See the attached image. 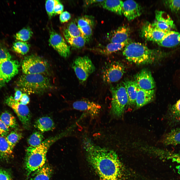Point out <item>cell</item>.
I'll list each match as a JSON object with an SVG mask.
<instances>
[{"label": "cell", "mask_w": 180, "mask_h": 180, "mask_svg": "<svg viewBox=\"0 0 180 180\" xmlns=\"http://www.w3.org/2000/svg\"><path fill=\"white\" fill-rule=\"evenodd\" d=\"M112 94L110 112L116 117H120L123 114L128 100L124 84L120 83L116 86H111Z\"/></svg>", "instance_id": "5"}, {"label": "cell", "mask_w": 180, "mask_h": 180, "mask_svg": "<svg viewBox=\"0 0 180 180\" xmlns=\"http://www.w3.org/2000/svg\"><path fill=\"white\" fill-rule=\"evenodd\" d=\"M63 33L65 38L82 36V34L77 24L74 21L71 22L67 25L64 29Z\"/></svg>", "instance_id": "26"}, {"label": "cell", "mask_w": 180, "mask_h": 180, "mask_svg": "<svg viewBox=\"0 0 180 180\" xmlns=\"http://www.w3.org/2000/svg\"><path fill=\"white\" fill-rule=\"evenodd\" d=\"M125 70L124 64L119 62L114 61L106 64L102 72L103 81L106 84L117 82L122 78Z\"/></svg>", "instance_id": "8"}, {"label": "cell", "mask_w": 180, "mask_h": 180, "mask_svg": "<svg viewBox=\"0 0 180 180\" xmlns=\"http://www.w3.org/2000/svg\"><path fill=\"white\" fill-rule=\"evenodd\" d=\"M0 119L9 128H16L18 126L15 117L7 111H5L1 114Z\"/></svg>", "instance_id": "27"}, {"label": "cell", "mask_w": 180, "mask_h": 180, "mask_svg": "<svg viewBox=\"0 0 180 180\" xmlns=\"http://www.w3.org/2000/svg\"><path fill=\"white\" fill-rule=\"evenodd\" d=\"M10 180V176L7 172L4 170H0V180Z\"/></svg>", "instance_id": "44"}, {"label": "cell", "mask_w": 180, "mask_h": 180, "mask_svg": "<svg viewBox=\"0 0 180 180\" xmlns=\"http://www.w3.org/2000/svg\"><path fill=\"white\" fill-rule=\"evenodd\" d=\"M92 20L87 16H83L79 18L77 21V25L79 28L89 25H93Z\"/></svg>", "instance_id": "40"}, {"label": "cell", "mask_w": 180, "mask_h": 180, "mask_svg": "<svg viewBox=\"0 0 180 180\" xmlns=\"http://www.w3.org/2000/svg\"><path fill=\"white\" fill-rule=\"evenodd\" d=\"M34 126L41 132L53 130L55 128L54 123L50 117H41L36 121Z\"/></svg>", "instance_id": "23"}, {"label": "cell", "mask_w": 180, "mask_h": 180, "mask_svg": "<svg viewBox=\"0 0 180 180\" xmlns=\"http://www.w3.org/2000/svg\"><path fill=\"white\" fill-rule=\"evenodd\" d=\"M161 156L163 158L170 160L176 164V168L180 174V153H174L168 151L162 152Z\"/></svg>", "instance_id": "30"}, {"label": "cell", "mask_w": 180, "mask_h": 180, "mask_svg": "<svg viewBox=\"0 0 180 180\" xmlns=\"http://www.w3.org/2000/svg\"><path fill=\"white\" fill-rule=\"evenodd\" d=\"M142 12L141 6L135 1L129 0L123 2L122 14L128 20H133L140 16Z\"/></svg>", "instance_id": "16"}, {"label": "cell", "mask_w": 180, "mask_h": 180, "mask_svg": "<svg viewBox=\"0 0 180 180\" xmlns=\"http://www.w3.org/2000/svg\"><path fill=\"white\" fill-rule=\"evenodd\" d=\"M72 66L81 83L85 82L95 70V66L91 60L86 56L76 58L72 62Z\"/></svg>", "instance_id": "7"}, {"label": "cell", "mask_w": 180, "mask_h": 180, "mask_svg": "<svg viewBox=\"0 0 180 180\" xmlns=\"http://www.w3.org/2000/svg\"><path fill=\"white\" fill-rule=\"evenodd\" d=\"M166 116L170 125L180 124V98L174 104L170 106Z\"/></svg>", "instance_id": "18"}, {"label": "cell", "mask_w": 180, "mask_h": 180, "mask_svg": "<svg viewBox=\"0 0 180 180\" xmlns=\"http://www.w3.org/2000/svg\"><path fill=\"white\" fill-rule=\"evenodd\" d=\"M71 15L68 12L65 11L63 12L60 16V20L62 23H64L68 21L70 18Z\"/></svg>", "instance_id": "42"}, {"label": "cell", "mask_w": 180, "mask_h": 180, "mask_svg": "<svg viewBox=\"0 0 180 180\" xmlns=\"http://www.w3.org/2000/svg\"><path fill=\"white\" fill-rule=\"evenodd\" d=\"M130 29L126 25L119 27L113 32L109 38L110 42L121 43L129 40Z\"/></svg>", "instance_id": "19"}, {"label": "cell", "mask_w": 180, "mask_h": 180, "mask_svg": "<svg viewBox=\"0 0 180 180\" xmlns=\"http://www.w3.org/2000/svg\"><path fill=\"white\" fill-rule=\"evenodd\" d=\"M49 42L50 45L61 56L66 58L69 56L70 46L62 36L54 30L50 32Z\"/></svg>", "instance_id": "12"}, {"label": "cell", "mask_w": 180, "mask_h": 180, "mask_svg": "<svg viewBox=\"0 0 180 180\" xmlns=\"http://www.w3.org/2000/svg\"><path fill=\"white\" fill-rule=\"evenodd\" d=\"M22 94L21 90L18 89H16L15 90L14 96V100L16 101L19 102Z\"/></svg>", "instance_id": "46"}, {"label": "cell", "mask_w": 180, "mask_h": 180, "mask_svg": "<svg viewBox=\"0 0 180 180\" xmlns=\"http://www.w3.org/2000/svg\"><path fill=\"white\" fill-rule=\"evenodd\" d=\"M64 8V6L60 2L56 4L54 9V15L61 14L63 12Z\"/></svg>", "instance_id": "43"}, {"label": "cell", "mask_w": 180, "mask_h": 180, "mask_svg": "<svg viewBox=\"0 0 180 180\" xmlns=\"http://www.w3.org/2000/svg\"><path fill=\"white\" fill-rule=\"evenodd\" d=\"M129 40L121 43L110 42L104 48L103 50V52L106 54H110L120 50L130 42Z\"/></svg>", "instance_id": "28"}, {"label": "cell", "mask_w": 180, "mask_h": 180, "mask_svg": "<svg viewBox=\"0 0 180 180\" xmlns=\"http://www.w3.org/2000/svg\"><path fill=\"white\" fill-rule=\"evenodd\" d=\"M155 94V90L154 89L147 90L138 86L136 102V108L142 107L152 101L154 98Z\"/></svg>", "instance_id": "17"}, {"label": "cell", "mask_w": 180, "mask_h": 180, "mask_svg": "<svg viewBox=\"0 0 180 180\" xmlns=\"http://www.w3.org/2000/svg\"><path fill=\"white\" fill-rule=\"evenodd\" d=\"M128 98V104H136L138 86L134 81L127 80L123 82Z\"/></svg>", "instance_id": "22"}, {"label": "cell", "mask_w": 180, "mask_h": 180, "mask_svg": "<svg viewBox=\"0 0 180 180\" xmlns=\"http://www.w3.org/2000/svg\"><path fill=\"white\" fill-rule=\"evenodd\" d=\"M22 137V133L16 131H12L5 137L11 148L13 149L16 144Z\"/></svg>", "instance_id": "32"}, {"label": "cell", "mask_w": 180, "mask_h": 180, "mask_svg": "<svg viewBox=\"0 0 180 180\" xmlns=\"http://www.w3.org/2000/svg\"><path fill=\"white\" fill-rule=\"evenodd\" d=\"M123 56L130 62L140 65L152 63L168 56L169 54L156 49H150L142 44L129 42L124 48Z\"/></svg>", "instance_id": "2"}, {"label": "cell", "mask_w": 180, "mask_h": 180, "mask_svg": "<svg viewBox=\"0 0 180 180\" xmlns=\"http://www.w3.org/2000/svg\"><path fill=\"white\" fill-rule=\"evenodd\" d=\"M32 32L28 28H23L16 33L14 35L16 40L24 42L28 40L32 37Z\"/></svg>", "instance_id": "35"}, {"label": "cell", "mask_w": 180, "mask_h": 180, "mask_svg": "<svg viewBox=\"0 0 180 180\" xmlns=\"http://www.w3.org/2000/svg\"><path fill=\"white\" fill-rule=\"evenodd\" d=\"M30 45L26 42L18 41L13 43L12 49L15 52L22 55H24L29 50Z\"/></svg>", "instance_id": "34"}, {"label": "cell", "mask_w": 180, "mask_h": 180, "mask_svg": "<svg viewBox=\"0 0 180 180\" xmlns=\"http://www.w3.org/2000/svg\"><path fill=\"white\" fill-rule=\"evenodd\" d=\"M60 1L58 0H48L46 1L45 7L47 14L50 18L54 15V10L56 5L60 3Z\"/></svg>", "instance_id": "37"}, {"label": "cell", "mask_w": 180, "mask_h": 180, "mask_svg": "<svg viewBox=\"0 0 180 180\" xmlns=\"http://www.w3.org/2000/svg\"></svg>", "instance_id": "48"}, {"label": "cell", "mask_w": 180, "mask_h": 180, "mask_svg": "<svg viewBox=\"0 0 180 180\" xmlns=\"http://www.w3.org/2000/svg\"><path fill=\"white\" fill-rule=\"evenodd\" d=\"M82 144L89 162L102 180H126L124 167L115 152L95 145L88 138Z\"/></svg>", "instance_id": "1"}, {"label": "cell", "mask_w": 180, "mask_h": 180, "mask_svg": "<svg viewBox=\"0 0 180 180\" xmlns=\"http://www.w3.org/2000/svg\"><path fill=\"white\" fill-rule=\"evenodd\" d=\"M162 143L166 146H175L180 144V128L171 130L164 136Z\"/></svg>", "instance_id": "21"}, {"label": "cell", "mask_w": 180, "mask_h": 180, "mask_svg": "<svg viewBox=\"0 0 180 180\" xmlns=\"http://www.w3.org/2000/svg\"><path fill=\"white\" fill-rule=\"evenodd\" d=\"M42 133L39 132H34L28 138L27 142L30 147L35 148L40 145L44 139Z\"/></svg>", "instance_id": "29"}, {"label": "cell", "mask_w": 180, "mask_h": 180, "mask_svg": "<svg viewBox=\"0 0 180 180\" xmlns=\"http://www.w3.org/2000/svg\"><path fill=\"white\" fill-rule=\"evenodd\" d=\"M30 101V98L28 94L24 93L22 94L19 102L22 104L26 105L29 103Z\"/></svg>", "instance_id": "45"}, {"label": "cell", "mask_w": 180, "mask_h": 180, "mask_svg": "<svg viewBox=\"0 0 180 180\" xmlns=\"http://www.w3.org/2000/svg\"><path fill=\"white\" fill-rule=\"evenodd\" d=\"M72 107L75 110L85 112L92 117L98 116L102 108L101 106L99 104L85 100L74 102L72 104Z\"/></svg>", "instance_id": "13"}, {"label": "cell", "mask_w": 180, "mask_h": 180, "mask_svg": "<svg viewBox=\"0 0 180 180\" xmlns=\"http://www.w3.org/2000/svg\"><path fill=\"white\" fill-rule=\"evenodd\" d=\"M12 56L6 47L0 42V63L11 60Z\"/></svg>", "instance_id": "38"}, {"label": "cell", "mask_w": 180, "mask_h": 180, "mask_svg": "<svg viewBox=\"0 0 180 180\" xmlns=\"http://www.w3.org/2000/svg\"><path fill=\"white\" fill-rule=\"evenodd\" d=\"M17 85L21 90L27 94H42L52 88L48 76L42 74H24L19 78Z\"/></svg>", "instance_id": "4"}, {"label": "cell", "mask_w": 180, "mask_h": 180, "mask_svg": "<svg viewBox=\"0 0 180 180\" xmlns=\"http://www.w3.org/2000/svg\"><path fill=\"white\" fill-rule=\"evenodd\" d=\"M22 72L25 74H42L47 75L49 70L48 62L36 55L25 57L22 64Z\"/></svg>", "instance_id": "6"}, {"label": "cell", "mask_w": 180, "mask_h": 180, "mask_svg": "<svg viewBox=\"0 0 180 180\" xmlns=\"http://www.w3.org/2000/svg\"><path fill=\"white\" fill-rule=\"evenodd\" d=\"M20 64L17 60H11L0 63V85L8 82L18 73Z\"/></svg>", "instance_id": "11"}, {"label": "cell", "mask_w": 180, "mask_h": 180, "mask_svg": "<svg viewBox=\"0 0 180 180\" xmlns=\"http://www.w3.org/2000/svg\"><path fill=\"white\" fill-rule=\"evenodd\" d=\"M93 25H89L79 28L82 34V36L86 42L90 40L92 34Z\"/></svg>", "instance_id": "39"}, {"label": "cell", "mask_w": 180, "mask_h": 180, "mask_svg": "<svg viewBox=\"0 0 180 180\" xmlns=\"http://www.w3.org/2000/svg\"><path fill=\"white\" fill-rule=\"evenodd\" d=\"M156 20L154 23L158 29L164 31H170L176 28L173 21L166 12L156 10L155 12Z\"/></svg>", "instance_id": "15"}, {"label": "cell", "mask_w": 180, "mask_h": 180, "mask_svg": "<svg viewBox=\"0 0 180 180\" xmlns=\"http://www.w3.org/2000/svg\"><path fill=\"white\" fill-rule=\"evenodd\" d=\"M134 81L138 87L147 90L154 89L156 86L154 78L150 71L148 69H142L135 75Z\"/></svg>", "instance_id": "14"}, {"label": "cell", "mask_w": 180, "mask_h": 180, "mask_svg": "<svg viewBox=\"0 0 180 180\" xmlns=\"http://www.w3.org/2000/svg\"><path fill=\"white\" fill-rule=\"evenodd\" d=\"M104 0H86L85 1L84 4L86 5L87 6L93 4L101 3L104 1Z\"/></svg>", "instance_id": "47"}, {"label": "cell", "mask_w": 180, "mask_h": 180, "mask_svg": "<svg viewBox=\"0 0 180 180\" xmlns=\"http://www.w3.org/2000/svg\"><path fill=\"white\" fill-rule=\"evenodd\" d=\"M164 6L172 12L180 13V0H164Z\"/></svg>", "instance_id": "36"}, {"label": "cell", "mask_w": 180, "mask_h": 180, "mask_svg": "<svg viewBox=\"0 0 180 180\" xmlns=\"http://www.w3.org/2000/svg\"><path fill=\"white\" fill-rule=\"evenodd\" d=\"M9 128L0 119V136L5 137L9 133Z\"/></svg>", "instance_id": "41"}, {"label": "cell", "mask_w": 180, "mask_h": 180, "mask_svg": "<svg viewBox=\"0 0 180 180\" xmlns=\"http://www.w3.org/2000/svg\"><path fill=\"white\" fill-rule=\"evenodd\" d=\"M171 31H163L157 28L154 23L147 22L142 26L141 34L145 40L157 43L162 40Z\"/></svg>", "instance_id": "10"}, {"label": "cell", "mask_w": 180, "mask_h": 180, "mask_svg": "<svg viewBox=\"0 0 180 180\" xmlns=\"http://www.w3.org/2000/svg\"><path fill=\"white\" fill-rule=\"evenodd\" d=\"M65 38L68 43L74 48H81L84 46L86 42L82 36L76 37H67Z\"/></svg>", "instance_id": "33"}, {"label": "cell", "mask_w": 180, "mask_h": 180, "mask_svg": "<svg viewBox=\"0 0 180 180\" xmlns=\"http://www.w3.org/2000/svg\"><path fill=\"white\" fill-rule=\"evenodd\" d=\"M35 171L32 180H50L52 170L49 166L44 164Z\"/></svg>", "instance_id": "25"}, {"label": "cell", "mask_w": 180, "mask_h": 180, "mask_svg": "<svg viewBox=\"0 0 180 180\" xmlns=\"http://www.w3.org/2000/svg\"><path fill=\"white\" fill-rule=\"evenodd\" d=\"M123 2L120 0H104L101 3L104 8L121 15L122 14Z\"/></svg>", "instance_id": "24"}, {"label": "cell", "mask_w": 180, "mask_h": 180, "mask_svg": "<svg viewBox=\"0 0 180 180\" xmlns=\"http://www.w3.org/2000/svg\"><path fill=\"white\" fill-rule=\"evenodd\" d=\"M157 43L160 46L172 48L180 45V32L172 30Z\"/></svg>", "instance_id": "20"}, {"label": "cell", "mask_w": 180, "mask_h": 180, "mask_svg": "<svg viewBox=\"0 0 180 180\" xmlns=\"http://www.w3.org/2000/svg\"><path fill=\"white\" fill-rule=\"evenodd\" d=\"M59 137H52L43 141L38 146H29L26 150L25 166L28 175L42 166L46 159V154L50 146Z\"/></svg>", "instance_id": "3"}, {"label": "cell", "mask_w": 180, "mask_h": 180, "mask_svg": "<svg viewBox=\"0 0 180 180\" xmlns=\"http://www.w3.org/2000/svg\"><path fill=\"white\" fill-rule=\"evenodd\" d=\"M12 150L5 137L0 136V155L4 157L8 156L12 153Z\"/></svg>", "instance_id": "31"}, {"label": "cell", "mask_w": 180, "mask_h": 180, "mask_svg": "<svg viewBox=\"0 0 180 180\" xmlns=\"http://www.w3.org/2000/svg\"><path fill=\"white\" fill-rule=\"evenodd\" d=\"M6 102L16 114L24 128L26 129H28L31 124V116L27 106L15 100L14 97L12 96L8 98Z\"/></svg>", "instance_id": "9"}]
</instances>
